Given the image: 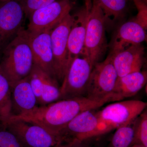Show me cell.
Listing matches in <instances>:
<instances>
[{"label": "cell", "mask_w": 147, "mask_h": 147, "mask_svg": "<svg viewBox=\"0 0 147 147\" xmlns=\"http://www.w3.org/2000/svg\"><path fill=\"white\" fill-rule=\"evenodd\" d=\"M34 65L28 35L23 28L3 49L0 67L11 87L28 76Z\"/></svg>", "instance_id": "1"}, {"label": "cell", "mask_w": 147, "mask_h": 147, "mask_svg": "<svg viewBox=\"0 0 147 147\" xmlns=\"http://www.w3.org/2000/svg\"><path fill=\"white\" fill-rule=\"evenodd\" d=\"M106 19L96 0H93L89 14L83 57L93 65L98 62L107 50Z\"/></svg>", "instance_id": "2"}, {"label": "cell", "mask_w": 147, "mask_h": 147, "mask_svg": "<svg viewBox=\"0 0 147 147\" xmlns=\"http://www.w3.org/2000/svg\"><path fill=\"white\" fill-rule=\"evenodd\" d=\"M118 78L109 54L103 61L95 64L90 76L87 87L86 97L96 100L113 98L116 101L121 100L113 93Z\"/></svg>", "instance_id": "3"}, {"label": "cell", "mask_w": 147, "mask_h": 147, "mask_svg": "<svg viewBox=\"0 0 147 147\" xmlns=\"http://www.w3.org/2000/svg\"><path fill=\"white\" fill-rule=\"evenodd\" d=\"M5 125L18 137L24 147H57L65 142L61 136L26 121L11 120Z\"/></svg>", "instance_id": "4"}, {"label": "cell", "mask_w": 147, "mask_h": 147, "mask_svg": "<svg viewBox=\"0 0 147 147\" xmlns=\"http://www.w3.org/2000/svg\"><path fill=\"white\" fill-rule=\"evenodd\" d=\"M147 102L131 100L116 102L97 112L106 132L131 123L145 110Z\"/></svg>", "instance_id": "5"}, {"label": "cell", "mask_w": 147, "mask_h": 147, "mask_svg": "<svg viewBox=\"0 0 147 147\" xmlns=\"http://www.w3.org/2000/svg\"><path fill=\"white\" fill-rule=\"evenodd\" d=\"M93 65L83 56L72 62L60 86V100L86 97L87 87Z\"/></svg>", "instance_id": "6"}, {"label": "cell", "mask_w": 147, "mask_h": 147, "mask_svg": "<svg viewBox=\"0 0 147 147\" xmlns=\"http://www.w3.org/2000/svg\"><path fill=\"white\" fill-rule=\"evenodd\" d=\"M73 21L69 13L51 30V40L56 78L63 82L69 67L68 60V38Z\"/></svg>", "instance_id": "7"}, {"label": "cell", "mask_w": 147, "mask_h": 147, "mask_svg": "<svg viewBox=\"0 0 147 147\" xmlns=\"http://www.w3.org/2000/svg\"><path fill=\"white\" fill-rule=\"evenodd\" d=\"M71 8L70 0H59L34 11L29 16L27 32L34 34L53 30L70 13Z\"/></svg>", "instance_id": "8"}, {"label": "cell", "mask_w": 147, "mask_h": 147, "mask_svg": "<svg viewBox=\"0 0 147 147\" xmlns=\"http://www.w3.org/2000/svg\"><path fill=\"white\" fill-rule=\"evenodd\" d=\"M94 110L84 111L76 116L61 131L66 142L73 139L85 140L106 133Z\"/></svg>", "instance_id": "9"}, {"label": "cell", "mask_w": 147, "mask_h": 147, "mask_svg": "<svg viewBox=\"0 0 147 147\" xmlns=\"http://www.w3.org/2000/svg\"><path fill=\"white\" fill-rule=\"evenodd\" d=\"M25 11L17 0L0 4V50L3 49L23 28Z\"/></svg>", "instance_id": "10"}, {"label": "cell", "mask_w": 147, "mask_h": 147, "mask_svg": "<svg viewBox=\"0 0 147 147\" xmlns=\"http://www.w3.org/2000/svg\"><path fill=\"white\" fill-rule=\"evenodd\" d=\"M51 30L43 31L34 34L30 33L26 31L28 35L34 64L57 79L51 44Z\"/></svg>", "instance_id": "11"}, {"label": "cell", "mask_w": 147, "mask_h": 147, "mask_svg": "<svg viewBox=\"0 0 147 147\" xmlns=\"http://www.w3.org/2000/svg\"><path fill=\"white\" fill-rule=\"evenodd\" d=\"M144 54L142 43L130 45L114 55L110 54L118 77L141 71L145 62Z\"/></svg>", "instance_id": "12"}, {"label": "cell", "mask_w": 147, "mask_h": 147, "mask_svg": "<svg viewBox=\"0 0 147 147\" xmlns=\"http://www.w3.org/2000/svg\"><path fill=\"white\" fill-rule=\"evenodd\" d=\"M89 12L84 6L72 15L73 21L69 34L67 44L69 66L75 58L83 55Z\"/></svg>", "instance_id": "13"}, {"label": "cell", "mask_w": 147, "mask_h": 147, "mask_svg": "<svg viewBox=\"0 0 147 147\" xmlns=\"http://www.w3.org/2000/svg\"><path fill=\"white\" fill-rule=\"evenodd\" d=\"M146 30L130 20L121 25L116 31L110 45V55H114L131 45L146 40Z\"/></svg>", "instance_id": "14"}, {"label": "cell", "mask_w": 147, "mask_h": 147, "mask_svg": "<svg viewBox=\"0 0 147 147\" xmlns=\"http://www.w3.org/2000/svg\"><path fill=\"white\" fill-rule=\"evenodd\" d=\"M13 116L30 112L37 106V99L30 84L28 76L11 87Z\"/></svg>", "instance_id": "15"}, {"label": "cell", "mask_w": 147, "mask_h": 147, "mask_svg": "<svg viewBox=\"0 0 147 147\" xmlns=\"http://www.w3.org/2000/svg\"><path fill=\"white\" fill-rule=\"evenodd\" d=\"M146 71H139L118 77L113 93L121 100L137 94L146 84Z\"/></svg>", "instance_id": "16"}, {"label": "cell", "mask_w": 147, "mask_h": 147, "mask_svg": "<svg viewBox=\"0 0 147 147\" xmlns=\"http://www.w3.org/2000/svg\"><path fill=\"white\" fill-rule=\"evenodd\" d=\"M13 116L11 86L0 67V122L5 124Z\"/></svg>", "instance_id": "17"}, {"label": "cell", "mask_w": 147, "mask_h": 147, "mask_svg": "<svg viewBox=\"0 0 147 147\" xmlns=\"http://www.w3.org/2000/svg\"><path fill=\"white\" fill-rule=\"evenodd\" d=\"M103 11L106 21L123 18L126 13L128 0H96Z\"/></svg>", "instance_id": "18"}, {"label": "cell", "mask_w": 147, "mask_h": 147, "mask_svg": "<svg viewBox=\"0 0 147 147\" xmlns=\"http://www.w3.org/2000/svg\"><path fill=\"white\" fill-rule=\"evenodd\" d=\"M60 86L57 79L44 71L42 95L39 104L47 105L60 100Z\"/></svg>", "instance_id": "19"}, {"label": "cell", "mask_w": 147, "mask_h": 147, "mask_svg": "<svg viewBox=\"0 0 147 147\" xmlns=\"http://www.w3.org/2000/svg\"><path fill=\"white\" fill-rule=\"evenodd\" d=\"M134 121L116 129L111 139L110 147L131 146L134 139Z\"/></svg>", "instance_id": "20"}, {"label": "cell", "mask_w": 147, "mask_h": 147, "mask_svg": "<svg viewBox=\"0 0 147 147\" xmlns=\"http://www.w3.org/2000/svg\"><path fill=\"white\" fill-rule=\"evenodd\" d=\"M133 127L134 136L131 145L134 144H140L147 147L146 110H144L134 121Z\"/></svg>", "instance_id": "21"}, {"label": "cell", "mask_w": 147, "mask_h": 147, "mask_svg": "<svg viewBox=\"0 0 147 147\" xmlns=\"http://www.w3.org/2000/svg\"><path fill=\"white\" fill-rule=\"evenodd\" d=\"M44 71L34 64L28 76L31 86L36 96L38 103H39L42 95Z\"/></svg>", "instance_id": "22"}, {"label": "cell", "mask_w": 147, "mask_h": 147, "mask_svg": "<svg viewBox=\"0 0 147 147\" xmlns=\"http://www.w3.org/2000/svg\"><path fill=\"white\" fill-rule=\"evenodd\" d=\"M0 147H24L18 137L3 124L0 123Z\"/></svg>", "instance_id": "23"}, {"label": "cell", "mask_w": 147, "mask_h": 147, "mask_svg": "<svg viewBox=\"0 0 147 147\" xmlns=\"http://www.w3.org/2000/svg\"><path fill=\"white\" fill-rule=\"evenodd\" d=\"M59 0H23V6L26 15L30 16L34 11L46 6Z\"/></svg>", "instance_id": "24"}, {"label": "cell", "mask_w": 147, "mask_h": 147, "mask_svg": "<svg viewBox=\"0 0 147 147\" xmlns=\"http://www.w3.org/2000/svg\"><path fill=\"white\" fill-rule=\"evenodd\" d=\"M137 9L136 16L132 19V21L138 23L145 30L147 28V5L141 0H132Z\"/></svg>", "instance_id": "25"}, {"label": "cell", "mask_w": 147, "mask_h": 147, "mask_svg": "<svg viewBox=\"0 0 147 147\" xmlns=\"http://www.w3.org/2000/svg\"><path fill=\"white\" fill-rule=\"evenodd\" d=\"M84 141L77 139H74L57 147H90L84 143Z\"/></svg>", "instance_id": "26"}, {"label": "cell", "mask_w": 147, "mask_h": 147, "mask_svg": "<svg viewBox=\"0 0 147 147\" xmlns=\"http://www.w3.org/2000/svg\"><path fill=\"white\" fill-rule=\"evenodd\" d=\"M93 0H84L85 7L88 11H90L91 9Z\"/></svg>", "instance_id": "27"}, {"label": "cell", "mask_w": 147, "mask_h": 147, "mask_svg": "<svg viewBox=\"0 0 147 147\" xmlns=\"http://www.w3.org/2000/svg\"><path fill=\"white\" fill-rule=\"evenodd\" d=\"M130 147H147L145 146L144 145L142 144H134L131 145V146Z\"/></svg>", "instance_id": "28"}, {"label": "cell", "mask_w": 147, "mask_h": 147, "mask_svg": "<svg viewBox=\"0 0 147 147\" xmlns=\"http://www.w3.org/2000/svg\"><path fill=\"white\" fill-rule=\"evenodd\" d=\"M12 1V0H0L1 2H4L7 1Z\"/></svg>", "instance_id": "29"}]
</instances>
